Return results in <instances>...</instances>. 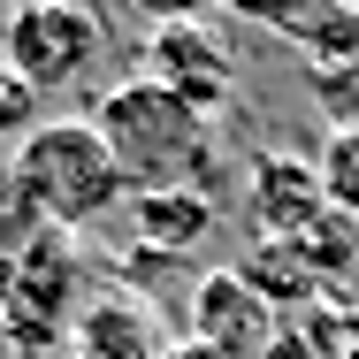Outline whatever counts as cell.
I'll return each instance as SVG.
<instances>
[{
  "label": "cell",
  "mask_w": 359,
  "mask_h": 359,
  "mask_svg": "<svg viewBox=\"0 0 359 359\" xmlns=\"http://www.w3.org/2000/svg\"><path fill=\"white\" fill-rule=\"evenodd\" d=\"M92 130L107 138V153H115V168H123L130 191H207L222 176L215 123L199 107H184L176 92H161L153 76H130V84L100 92Z\"/></svg>",
  "instance_id": "6da1fadb"
},
{
  "label": "cell",
  "mask_w": 359,
  "mask_h": 359,
  "mask_svg": "<svg viewBox=\"0 0 359 359\" xmlns=\"http://www.w3.org/2000/svg\"><path fill=\"white\" fill-rule=\"evenodd\" d=\"M8 184L31 199V215L46 222V229H92V222H107L130 199L107 138L92 123H54V115L15 145V176Z\"/></svg>",
  "instance_id": "7a4b0ae2"
},
{
  "label": "cell",
  "mask_w": 359,
  "mask_h": 359,
  "mask_svg": "<svg viewBox=\"0 0 359 359\" xmlns=\"http://www.w3.org/2000/svg\"><path fill=\"white\" fill-rule=\"evenodd\" d=\"M100 46H107V23L92 8H69V0H39V8H15L8 15V39H0V62L23 76L39 100L69 92L100 69Z\"/></svg>",
  "instance_id": "3957f363"
},
{
  "label": "cell",
  "mask_w": 359,
  "mask_h": 359,
  "mask_svg": "<svg viewBox=\"0 0 359 359\" xmlns=\"http://www.w3.org/2000/svg\"><path fill=\"white\" fill-rule=\"evenodd\" d=\"M0 329L31 359H46L76 329V245H69V229H39L23 245V260L8 276V298H0Z\"/></svg>",
  "instance_id": "277c9868"
},
{
  "label": "cell",
  "mask_w": 359,
  "mask_h": 359,
  "mask_svg": "<svg viewBox=\"0 0 359 359\" xmlns=\"http://www.w3.org/2000/svg\"><path fill=\"white\" fill-rule=\"evenodd\" d=\"M145 62H153V84L161 92H176L184 107H199L207 123H215L222 107H229V92H237V54L215 39V23H199V15H161L153 23V39H145Z\"/></svg>",
  "instance_id": "5b68a950"
},
{
  "label": "cell",
  "mask_w": 359,
  "mask_h": 359,
  "mask_svg": "<svg viewBox=\"0 0 359 359\" xmlns=\"http://www.w3.org/2000/svg\"><path fill=\"white\" fill-rule=\"evenodd\" d=\"M245 215H252V237L298 245L313 222L329 215L321 168H313V161H298V153H260V161L245 168Z\"/></svg>",
  "instance_id": "8992f818"
},
{
  "label": "cell",
  "mask_w": 359,
  "mask_h": 359,
  "mask_svg": "<svg viewBox=\"0 0 359 359\" xmlns=\"http://www.w3.org/2000/svg\"><path fill=\"white\" fill-rule=\"evenodd\" d=\"M191 344H207L222 359H260L276 344V313L252 298V283L237 268H215L191 283Z\"/></svg>",
  "instance_id": "52a82bcc"
},
{
  "label": "cell",
  "mask_w": 359,
  "mask_h": 359,
  "mask_svg": "<svg viewBox=\"0 0 359 359\" xmlns=\"http://www.w3.org/2000/svg\"><path fill=\"white\" fill-rule=\"evenodd\" d=\"M130 237L138 252L184 260L215 237V199L207 191H130Z\"/></svg>",
  "instance_id": "ba28073f"
},
{
  "label": "cell",
  "mask_w": 359,
  "mask_h": 359,
  "mask_svg": "<svg viewBox=\"0 0 359 359\" xmlns=\"http://www.w3.org/2000/svg\"><path fill=\"white\" fill-rule=\"evenodd\" d=\"M260 31L306 46L313 69H352L359 62V8H245Z\"/></svg>",
  "instance_id": "9c48e42d"
},
{
  "label": "cell",
  "mask_w": 359,
  "mask_h": 359,
  "mask_svg": "<svg viewBox=\"0 0 359 359\" xmlns=\"http://www.w3.org/2000/svg\"><path fill=\"white\" fill-rule=\"evenodd\" d=\"M237 276L252 283V298L268 313H313L321 306V276L306 268L298 245H276V237H252V252L237 260Z\"/></svg>",
  "instance_id": "30bf717a"
},
{
  "label": "cell",
  "mask_w": 359,
  "mask_h": 359,
  "mask_svg": "<svg viewBox=\"0 0 359 359\" xmlns=\"http://www.w3.org/2000/svg\"><path fill=\"white\" fill-rule=\"evenodd\" d=\"M298 252H306V268L321 276V290L359 283V215H337V207H329V215L298 237Z\"/></svg>",
  "instance_id": "8fae6325"
},
{
  "label": "cell",
  "mask_w": 359,
  "mask_h": 359,
  "mask_svg": "<svg viewBox=\"0 0 359 359\" xmlns=\"http://www.w3.org/2000/svg\"><path fill=\"white\" fill-rule=\"evenodd\" d=\"M321 191H329V207L337 215H359V123L352 130H329V145H321Z\"/></svg>",
  "instance_id": "7c38bea8"
},
{
  "label": "cell",
  "mask_w": 359,
  "mask_h": 359,
  "mask_svg": "<svg viewBox=\"0 0 359 359\" xmlns=\"http://www.w3.org/2000/svg\"><path fill=\"white\" fill-rule=\"evenodd\" d=\"M39 123H46V100H39L23 76L0 62V138H15V145H23L31 130H39Z\"/></svg>",
  "instance_id": "4fadbf2b"
},
{
  "label": "cell",
  "mask_w": 359,
  "mask_h": 359,
  "mask_svg": "<svg viewBox=\"0 0 359 359\" xmlns=\"http://www.w3.org/2000/svg\"><path fill=\"white\" fill-rule=\"evenodd\" d=\"M268 359H313V352H306V337H276V344H268Z\"/></svg>",
  "instance_id": "5bb4252c"
},
{
  "label": "cell",
  "mask_w": 359,
  "mask_h": 359,
  "mask_svg": "<svg viewBox=\"0 0 359 359\" xmlns=\"http://www.w3.org/2000/svg\"><path fill=\"white\" fill-rule=\"evenodd\" d=\"M168 359H222V352H207V344H191V337H184V344H168Z\"/></svg>",
  "instance_id": "9a60e30c"
},
{
  "label": "cell",
  "mask_w": 359,
  "mask_h": 359,
  "mask_svg": "<svg viewBox=\"0 0 359 359\" xmlns=\"http://www.w3.org/2000/svg\"><path fill=\"white\" fill-rule=\"evenodd\" d=\"M0 39H8V15H0Z\"/></svg>",
  "instance_id": "2e32d148"
}]
</instances>
